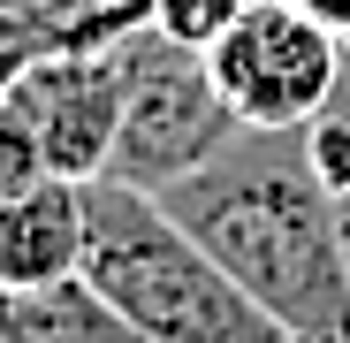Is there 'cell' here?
Wrapping results in <instances>:
<instances>
[{
  "label": "cell",
  "mask_w": 350,
  "mask_h": 343,
  "mask_svg": "<svg viewBox=\"0 0 350 343\" xmlns=\"http://www.w3.org/2000/svg\"><path fill=\"white\" fill-rule=\"evenodd\" d=\"M244 16V0H152V23L167 31V38H183V46H213L228 23Z\"/></svg>",
  "instance_id": "11"
},
{
  "label": "cell",
  "mask_w": 350,
  "mask_h": 343,
  "mask_svg": "<svg viewBox=\"0 0 350 343\" xmlns=\"http://www.w3.org/2000/svg\"><path fill=\"white\" fill-rule=\"evenodd\" d=\"M160 199L289 343H350V244L305 130H237Z\"/></svg>",
  "instance_id": "1"
},
{
  "label": "cell",
  "mask_w": 350,
  "mask_h": 343,
  "mask_svg": "<svg viewBox=\"0 0 350 343\" xmlns=\"http://www.w3.org/2000/svg\"><path fill=\"white\" fill-rule=\"evenodd\" d=\"M84 259V183L46 176L0 199V282H53Z\"/></svg>",
  "instance_id": "6"
},
{
  "label": "cell",
  "mask_w": 350,
  "mask_h": 343,
  "mask_svg": "<svg viewBox=\"0 0 350 343\" xmlns=\"http://www.w3.org/2000/svg\"><path fill=\"white\" fill-rule=\"evenodd\" d=\"M305 138H312V160H320V176H327V191H335L342 244H350V69H342V92H335V107L320 114V123H312Z\"/></svg>",
  "instance_id": "9"
},
{
  "label": "cell",
  "mask_w": 350,
  "mask_h": 343,
  "mask_svg": "<svg viewBox=\"0 0 350 343\" xmlns=\"http://www.w3.org/2000/svg\"><path fill=\"white\" fill-rule=\"evenodd\" d=\"M0 343H145L84 275L0 282Z\"/></svg>",
  "instance_id": "8"
},
{
  "label": "cell",
  "mask_w": 350,
  "mask_h": 343,
  "mask_svg": "<svg viewBox=\"0 0 350 343\" xmlns=\"http://www.w3.org/2000/svg\"><path fill=\"white\" fill-rule=\"evenodd\" d=\"M53 168H46V145H38V130L23 123V107L0 92V199L8 191H31V183H46Z\"/></svg>",
  "instance_id": "10"
},
{
  "label": "cell",
  "mask_w": 350,
  "mask_h": 343,
  "mask_svg": "<svg viewBox=\"0 0 350 343\" xmlns=\"http://www.w3.org/2000/svg\"><path fill=\"white\" fill-rule=\"evenodd\" d=\"M206 69L244 130H312L342 92L350 46L297 0H244V16L206 46Z\"/></svg>",
  "instance_id": "4"
},
{
  "label": "cell",
  "mask_w": 350,
  "mask_h": 343,
  "mask_svg": "<svg viewBox=\"0 0 350 343\" xmlns=\"http://www.w3.org/2000/svg\"><path fill=\"white\" fill-rule=\"evenodd\" d=\"M77 275L145 343H289L282 320L167 214V199L137 191L122 176L84 183V259H77Z\"/></svg>",
  "instance_id": "2"
},
{
  "label": "cell",
  "mask_w": 350,
  "mask_h": 343,
  "mask_svg": "<svg viewBox=\"0 0 350 343\" xmlns=\"http://www.w3.org/2000/svg\"><path fill=\"white\" fill-rule=\"evenodd\" d=\"M297 8H305L312 23H327V31H335V38L350 46V0H297Z\"/></svg>",
  "instance_id": "12"
},
{
  "label": "cell",
  "mask_w": 350,
  "mask_h": 343,
  "mask_svg": "<svg viewBox=\"0 0 350 343\" xmlns=\"http://www.w3.org/2000/svg\"><path fill=\"white\" fill-rule=\"evenodd\" d=\"M137 23H152V0H0V84L46 53L107 46Z\"/></svg>",
  "instance_id": "7"
},
{
  "label": "cell",
  "mask_w": 350,
  "mask_h": 343,
  "mask_svg": "<svg viewBox=\"0 0 350 343\" xmlns=\"http://www.w3.org/2000/svg\"><path fill=\"white\" fill-rule=\"evenodd\" d=\"M0 92H8L23 107V123L38 130L53 176H77V183L107 176L114 130H122V38L77 46V53H46V62H31Z\"/></svg>",
  "instance_id": "5"
},
{
  "label": "cell",
  "mask_w": 350,
  "mask_h": 343,
  "mask_svg": "<svg viewBox=\"0 0 350 343\" xmlns=\"http://www.w3.org/2000/svg\"><path fill=\"white\" fill-rule=\"evenodd\" d=\"M237 130L244 123L221 99L198 46L167 38L160 23L122 31V130H114L107 176H122L137 191H167L191 168H206Z\"/></svg>",
  "instance_id": "3"
}]
</instances>
